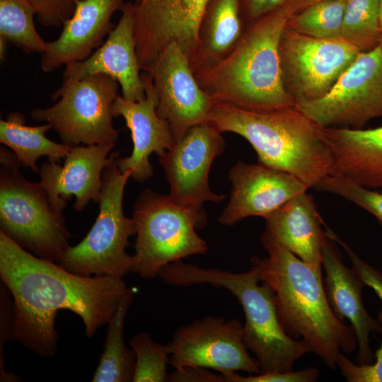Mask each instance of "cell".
<instances>
[{
	"instance_id": "obj_16",
	"label": "cell",
	"mask_w": 382,
	"mask_h": 382,
	"mask_svg": "<svg viewBox=\"0 0 382 382\" xmlns=\"http://www.w3.org/2000/svg\"><path fill=\"white\" fill-rule=\"evenodd\" d=\"M230 199L218 219L233 226L253 216L265 217L309 187L287 172L257 163H236L229 170Z\"/></svg>"
},
{
	"instance_id": "obj_42",
	"label": "cell",
	"mask_w": 382,
	"mask_h": 382,
	"mask_svg": "<svg viewBox=\"0 0 382 382\" xmlns=\"http://www.w3.org/2000/svg\"><path fill=\"white\" fill-rule=\"evenodd\" d=\"M137 1H138V0H134V2Z\"/></svg>"
},
{
	"instance_id": "obj_2",
	"label": "cell",
	"mask_w": 382,
	"mask_h": 382,
	"mask_svg": "<svg viewBox=\"0 0 382 382\" xmlns=\"http://www.w3.org/2000/svg\"><path fill=\"white\" fill-rule=\"evenodd\" d=\"M260 241L268 255L253 257L252 267L260 279L272 288L284 329L335 369L341 351L349 354L358 345L352 327L345 324L329 303L321 266L303 261L266 230Z\"/></svg>"
},
{
	"instance_id": "obj_28",
	"label": "cell",
	"mask_w": 382,
	"mask_h": 382,
	"mask_svg": "<svg viewBox=\"0 0 382 382\" xmlns=\"http://www.w3.org/2000/svg\"><path fill=\"white\" fill-rule=\"evenodd\" d=\"M340 37L361 52L379 46L382 37L380 0H348Z\"/></svg>"
},
{
	"instance_id": "obj_31",
	"label": "cell",
	"mask_w": 382,
	"mask_h": 382,
	"mask_svg": "<svg viewBox=\"0 0 382 382\" xmlns=\"http://www.w3.org/2000/svg\"><path fill=\"white\" fill-rule=\"evenodd\" d=\"M315 189L340 195L366 209L382 224V192L370 190L345 176L330 174Z\"/></svg>"
},
{
	"instance_id": "obj_14",
	"label": "cell",
	"mask_w": 382,
	"mask_h": 382,
	"mask_svg": "<svg viewBox=\"0 0 382 382\" xmlns=\"http://www.w3.org/2000/svg\"><path fill=\"white\" fill-rule=\"evenodd\" d=\"M209 0H138L134 5V39L141 71L148 70L161 52L176 43L192 62L198 28Z\"/></svg>"
},
{
	"instance_id": "obj_12",
	"label": "cell",
	"mask_w": 382,
	"mask_h": 382,
	"mask_svg": "<svg viewBox=\"0 0 382 382\" xmlns=\"http://www.w3.org/2000/svg\"><path fill=\"white\" fill-rule=\"evenodd\" d=\"M296 107L323 128L364 126L382 116V50L360 52L322 98Z\"/></svg>"
},
{
	"instance_id": "obj_7",
	"label": "cell",
	"mask_w": 382,
	"mask_h": 382,
	"mask_svg": "<svg viewBox=\"0 0 382 382\" xmlns=\"http://www.w3.org/2000/svg\"><path fill=\"white\" fill-rule=\"evenodd\" d=\"M119 152L112 153L102 173L99 212L86 237L70 246L59 265L82 276L123 277L132 272L133 256L126 253L130 236L137 234L134 221L123 212V195L130 170L118 168Z\"/></svg>"
},
{
	"instance_id": "obj_37",
	"label": "cell",
	"mask_w": 382,
	"mask_h": 382,
	"mask_svg": "<svg viewBox=\"0 0 382 382\" xmlns=\"http://www.w3.org/2000/svg\"><path fill=\"white\" fill-rule=\"evenodd\" d=\"M243 20L255 21L284 6L288 0H238Z\"/></svg>"
},
{
	"instance_id": "obj_24",
	"label": "cell",
	"mask_w": 382,
	"mask_h": 382,
	"mask_svg": "<svg viewBox=\"0 0 382 382\" xmlns=\"http://www.w3.org/2000/svg\"><path fill=\"white\" fill-rule=\"evenodd\" d=\"M238 0H209L199 22L197 47L190 66L194 74L225 57L244 28Z\"/></svg>"
},
{
	"instance_id": "obj_22",
	"label": "cell",
	"mask_w": 382,
	"mask_h": 382,
	"mask_svg": "<svg viewBox=\"0 0 382 382\" xmlns=\"http://www.w3.org/2000/svg\"><path fill=\"white\" fill-rule=\"evenodd\" d=\"M264 219L265 230L279 243L303 261L322 266L327 234L311 195L299 194Z\"/></svg>"
},
{
	"instance_id": "obj_40",
	"label": "cell",
	"mask_w": 382,
	"mask_h": 382,
	"mask_svg": "<svg viewBox=\"0 0 382 382\" xmlns=\"http://www.w3.org/2000/svg\"><path fill=\"white\" fill-rule=\"evenodd\" d=\"M380 19L382 28V0H380Z\"/></svg>"
},
{
	"instance_id": "obj_18",
	"label": "cell",
	"mask_w": 382,
	"mask_h": 382,
	"mask_svg": "<svg viewBox=\"0 0 382 382\" xmlns=\"http://www.w3.org/2000/svg\"><path fill=\"white\" fill-rule=\"evenodd\" d=\"M141 77L145 86L144 98L132 101L119 96L112 108L113 117L121 116L125 120L133 142L129 156L117 157L118 168L122 173L130 170L131 177L139 183L153 175L150 155L155 153L161 156L175 142L169 125L157 114L158 98L150 76L141 71Z\"/></svg>"
},
{
	"instance_id": "obj_8",
	"label": "cell",
	"mask_w": 382,
	"mask_h": 382,
	"mask_svg": "<svg viewBox=\"0 0 382 382\" xmlns=\"http://www.w3.org/2000/svg\"><path fill=\"white\" fill-rule=\"evenodd\" d=\"M21 163L1 166V231L35 255L59 264L70 247L62 211L51 204L40 183L19 171Z\"/></svg>"
},
{
	"instance_id": "obj_17",
	"label": "cell",
	"mask_w": 382,
	"mask_h": 382,
	"mask_svg": "<svg viewBox=\"0 0 382 382\" xmlns=\"http://www.w3.org/2000/svg\"><path fill=\"white\" fill-rule=\"evenodd\" d=\"M115 144L72 146L63 166L48 160L40 169V183L52 206L59 211L75 197L74 208L83 210L91 201L98 203L102 189V173Z\"/></svg>"
},
{
	"instance_id": "obj_13",
	"label": "cell",
	"mask_w": 382,
	"mask_h": 382,
	"mask_svg": "<svg viewBox=\"0 0 382 382\" xmlns=\"http://www.w3.org/2000/svg\"><path fill=\"white\" fill-rule=\"evenodd\" d=\"M221 134L208 122L197 125L159 156L174 203L201 209L207 201L219 203L226 197L212 192L209 185L210 167L225 149Z\"/></svg>"
},
{
	"instance_id": "obj_5",
	"label": "cell",
	"mask_w": 382,
	"mask_h": 382,
	"mask_svg": "<svg viewBox=\"0 0 382 382\" xmlns=\"http://www.w3.org/2000/svg\"><path fill=\"white\" fill-rule=\"evenodd\" d=\"M158 275L170 285L208 284L223 287L236 296L245 318L243 341L256 357L261 373L291 371L297 359L312 352L304 341L286 333L278 315L274 292L260 279L253 267L246 272H233L179 260L164 266Z\"/></svg>"
},
{
	"instance_id": "obj_21",
	"label": "cell",
	"mask_w": 382,
	"mask_h": 382,
	"mask_svg": "<svg viewBox=\"0 0 382 382\" xmlns=\"http://www.w3.org/2000/svg\"><path fill=\"white\" fill-rule=\"evenodd\" d=\"M322 265L325 272V289L329 303L339 318L350 321L354 330L359 348L357 361L359 364H371L374 354L370 348L369 335L371 332H381V325L364 306V282L352 267L343 264L335 241L328 235L322 250Z\"/></svg>"
},
{
	"instance_id": "obj_19",
	"label": "cell",
	"mask_w": 382,
	"mask_h": 382,
	"mask_svg": "<svg viewBox=\"0 0 382 382\" xmlns=\"http://www.w3.org/2000/svg\"><path fill=\"white\" fill-rule=\"evenodd\" d=\"M122 15L103 44L86 59L65 66L63 79H81L103 74L120 84L122 96L139 101L145 97L134 39V5L125 3Z\"/></svg>"
},
{
	"instance_id": "obj_34",
	"label": "cell",
	"mask_w": 382,
	"mask_h": 382,
	"mask_svg": "<svg viewBox=\"0 0 382 382\" xmlns=\"http://www.w3.org/2000/svg\"><path fill=\"white\" fill-rule=\"evenodd\" d=\"M319 376V370L309 367L303 370L288 372L260 373L243 376L236 374L224 375V382H314Z\"/></svg>"
},
{
	"instance_id": "obj_36",
	"label": "cell",
	"mask_w": 382,
	"mask_h": 382,
	"mask_svg": "<svg viewBox=\"0 0 382 382\" xmlns=\"http://www.w3.org/2000/svg\"><path fill=\"white\" fill-rule=\"evenodd\" d=\"M1 315H0V379L1 381H12L13 378L6 374L4 370V362L2 357V347L5 342H7L13 337V299L6 288V286L1 283Z\"/></svg>"
},
{
	"instance_id": "obj_6",
	"label": "cell",
	"mask_w": 382,
	"mask_h": 382,
	"mask_svg": "<svg viewBox=\"0 0 382 382\" xmlns=\"http://www.w3.org/2000/svg\"><path fill=\"white\" fill-rule=\"evenodd\" d=\"M132 219L137 239L132 272L142 278L154 279L166 265L208 250L196 232L207 225L203 208L183 207L168 195L146 189L134 204Z\"/></svg>"
},
{
	"instance_id": "obj_25",
	"label": "cell",
	"mask_w": 382,
	"mask_h": 382,
	"mask_svg": "<svg viewBox=\"0 0 382 382\" xmlns=\"http://www.w3.org/2000/svg\"><path fill=\"white\" fill-rule=\"evenodd\" d=\"M52 125L45 123L39 126H28L20 112H11L6 120H0V141L16 154L21 163L37 173V161L42 156L59 161L65 158L72 146L54 142L45 137Z\"/></svg>"
},
{
	"instance_id": "obj_29",
	"label": "cell",
	"mask_w": 382,
	"mask_h": 382,
	"mask_svg": "<svg viewBox=\"0 0 382 382\" xmlns=\"http://www.w3.org/2000/svg\"><path fill=\"white\" fill-rule=\"evenodd\" d=\"M348 0H323L292 15L286 28L320 38H340L345 10Z\"/></svg>"
},
{
	"instance_id": "obj_23",
	"label": "cell",
	"mask_w": 382,
	"mask_h": 382,
	"mask_svg": "<svg viewBox=\"0 0 382 382\" xmlns=\"http://www.w3.org/2000/svg\"><path fill=\"white\" fill-rule=\"evenodd\" d=\"M324 133L333 157L332 174L382 190V126L366 129L326 127Z\"/></svg>"
},
{
	"instance_id": "obj_26",
	"label": "cell",
	"mask_w": 382,
	"mask_h": 382,
	"mask_svg": "<svg viewBox=\"0 0 382 382\" xmlns=\"http://www.w3.org/2000/svg\"><path fill=\"white\" fill-rule=\"evenodd\" d=\"M135 294V288H127L108 323L104 349L93 377V382L133 381L136 357L134 350L128 349L125 345L124 326Z\"/></svg>"
},
{
	"instance_id": "obj_30",
	"label": "cell",
	"mask_w": 382,
	"mask_h": 382,
	"mask_svg": "<svg viewBox=\"0 0 382 382\" xmlns=\"http://www.w3.org/2000/svg\"><path fill=\"white\" fill-rule=\"evenodd\" d=\"M130 345L136 357L133 382L168 381L167 364L170 361L168 344L156 342L150 334L140 332L132 338Z\"/></svg>"
},
{
	"instance_id": "obj_9",
	"label": "cell",
	"mask_w": 382,
	"mask_h": 382,
	"mask_svg": "<svg viewBox=\"0 0 382 382\" xmlns=\"http://www.w3.org/2000/svg\"><path fill=\"white\" fill-rule=\"evenodd\" d=\"M120 87L115 79L103 74L63 79L50 95L55 104L35 108L30 115L50 124L62 143L69 146L115 144L118 133L112 125V108Z\"/></svg>"
},
{
	"instance_id": "obj_1",
	"label": "cell",
	"mask_w": 382,
	"mask_h": 382,
	"mask_svg": "<svg viewBox=\"0 0 382 382\" xmlns=\"http://www.w3.org/2000/svg\"><path fill=\"white\" fill-rule=\"evenodd\" d=\"M0 277L13 299L14 339L36 354L57 349L55 318L67 309L92 337L108 324L127 290L122 277L82 276L40 258L0 231Z\"/></svg>"
},
{
	"instance_id": "obj_27",
	"label": "cell",
	"mask_w": 382,
	"mask_h": 382,
	"mask_svg": "<svg viewBox=\"0 0 382 382\" xmlns=\"http://www.w3.org/2000/svg\"><path fill=\"white\" fill-rule=\"evenodd\" d=\"M35 11L25 0H0V38L26 54H42L47 42L37 33Z\"/></svg>"
},
{
	"instance_id": "obj_3",
	"label": "cell",
	"mask_w": 382,
	"mask_h": 382,
	"mask_svg": "<svg viewBox=\"0 0 382 382\" xmlns=\"http://www.w3.org/2000/svg\"><path fill=\"white\" fill-rule=\"evenodd\" d=\"M291 16L284 5L254 21L225 57L195 73L214 103L250 110L296 105L284 83L279 54Z\"/></svg>"
},
{
	"instance_id": "obj_11",
	"label": "cell",
	"mask_w": 382,
	"mask_h": 382,
	"mask_svg": "<svg viewBox=\"0 0 382 382\" xmlns=\"http://www.w3.org/2000/svg\"><path fill=\"white\" fill-rule=\"evenodd\" d=\"M175 370L214 369L226 376L236 371L261 373L243 341V325L237 319L208 316L178 328L168 343Z\"/></svg>"
},
{
	"instance_id": "obj_4",
	"label": "cell",
	"mask_w": 382,
	"mask_h": 382,
	"mask_svg": "<svg viewBox=\"0 0 382 382\" xmlns=\"http://www.w3.org/2000/svg\"><path fill=\"white\" fill-rule=\"evenodd\" d=\"M207 122L221 133L243 137L255 151L258 163L291 173L309 188L332 173L324 128L296 105L250 110L214 103Z\"/></svg>"
},
{
	"instance_id": "obj_33",
	"label": "cell",
	"mask_w": 382,
	"mask_h": 382,
	"mask_svg": "<svg viewBox=\"0 0 382 382\" xmlns=\"http://www.w3.org/2000/svg\"><path fill=\"white\" fill-rule=\"evenodd\" d=\"M34 8L39 23L45 27H60L73 15L81 0H25Z\"/></svg>"
},
{
	"instance_id": "obj_35",
	"label": "cell",
	"mask_w": 382,
	"mask_h": 382,
	"mask_svg": "<svg viewBox=\"0 0 382 382\" xmlns=\"http://www.w3.org/2000/svg\"><path fill=\"white\" fill-rule=\"evenodd\" d=\"M329 237L338 242L347 251L352 264V268L364 282L371 287L382 301V272L360 259L352 249L330 228L326 230Z\"/></svg>"
},
{
	"instance_id": "obj_38",
	"label": "cell",
	"mask_w": 382,
	"mask_h": 382,
	"mask_svg": "<svg viewBox=\"0 0 382 382\" xmlns=\"http://www.w3.org/2000/svg\"><path fill=\"white\" fill-rule=\"evenodd\" d=\"M320 1L323 0H288L285 6L294 15L305 7Z\"/></svg>"
},
{
	"instance_id": "obj_15",
	"label": "cell",
	"mask_w": 382,
	"mask_h": 382,
	"mask_svg": "<svg viewBox=\"0 0 382 382\" xmlns=\"http://www.w3.org/2000/svg\"><path fill=\"white\" fill-rule=\"evenodd\" d=\"M143 71L152 80L157 114L169 125L175 142L191 127L207 122L214 102L200 87L188 57L178 44L168 45Z\"/></svg>"
},
{
	"instance_id": "obj_10",
	"label": "cell",
	"mask_w": 382,
	"mask_h": 382,
	"mask_svg": "<svg viewBox=\"0 0 382 382\" xmlns=\"http://www.w3.org/2000/svg\"><path fill=\"white\" fill-rule=\"evenodd\" d=\"M360 52L341 37H316L286 28L279 45L281 66L285 88L295 105L324 96Z\"/></svg>"
},
{
	"instance_id": "obj_39",
	"label": "cell",
	"mask_w": 382,
	"mask_h": 382,
	"mask_svg": "<svg viewBox=\"0 0 382 382\" xmlns=\"http://www.w3.org/2000/svg\"><path fill=\"white\" fill-rule=\"evenodd\" d=\"M8 43L3 39L0 38V59L1 60H5L6 59V45Z\"/></svg>"
},
{
	"instance_id": "obj_32",
	"label": "cell",
	"mask_w": 382,
	"mask_h": 382,
	"mask_svg": "<svg viewBox=\"0 0 382 382\" xmlns=\"http://www.w3.org/2000/svg\"><path fill=\"white\" fill-rule=\"evenodd\" d=\"M381 325L382 311L378 315ZM342 375L349 382H382V342L376 352V361L373 364H355L341 352L337 360Z\"/></svg>"
},
{
	"instance_id": "obj_41",
	"label": "cell",
	"mask_w": 382,
	"mask_h": 382,
	"mask_svg": "<svg viewBox=\"0 0 382 382\" xmlns=\"http://www.w3.org/2000/svg\"><path fill=\"white\" fill-rule=\"evenodd\" d=\"M380 47L381 48L382 50V37H381V42H380V45H379Z\"/></svg>"
},
{
	"instance_id": "obj_20",
	"label": "cell",
	"mask_w": 382,
	"mask_h": 382,
	"mask_svg": "<svg viewBox=\"0 0 382 382\" xmlns=\"http://www.w3.org/2000/svg\"><path fill=\"white\" fill-rule=\"evenodd\" d=\"M124 1H80L73 15L63 24L59 37L47 42L46 49L41 54V69L49 73L90 57L114 29L111 18L115 11L121 10Z\"/></svg>"
}]
</instances>
